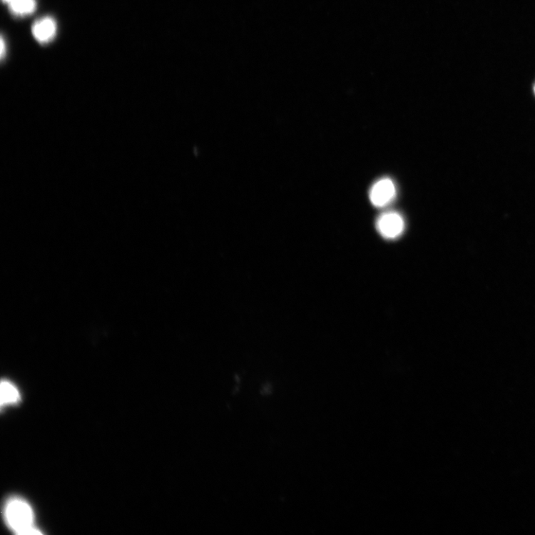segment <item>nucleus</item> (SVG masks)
Wrapping results in <instances>:
<instances>
[{
    "instance_id": "7",
    "label": "nucleus",
    "mask_w": 535,
    "mask_h": 535,
    "mask_svg": "<svg viewBox=\"0 0 535 535\" xmlns=\"http://www.w3.org/2000/svg\"><path fill=\"white\" fill-rule=\"evenodd\" d=\"M6 44L5 41L4 40V38L2 37L1 39V58L4 59L5 55H6Z\"/></svg>"
},
{
    "instance_id": "5",
    "label": "nucleus",
    "mask_w": 535,
    "mask_h": 535,
    "mask_svg": "<svg viewBox=\"0 0 535 535\" xmlns=\"http://www.w3.org/2000/svg\"><path fill=\"white\" fill-rule=\"evenodd\" d=\"M9 5L14 14L21 16L32 14L37 7L36 0H11Z\"/></svg>"
},
{
    "instance_id": "1",
    "label": "nucleus",
    "mask_w": 535,
    "mask_h": 535,
    "mask_svg": "<svg viewBox=\"0 0 535 535\" xmlns=\"http://www.w3.org/2000/svg\"><path fill=\"white\" fill-rule=\"evenodd\" d=\"M6 524L16 534L31 535L41 534L34 526V513L26 501L21 499H11L5 508Z\"/></svg>"
},
{
    "instance_id": "8",
    "label": "nucleus",
    "mask_w": 535,
    "mask_h": 535,
    "mask_svg": "<svg viewBox=\"0 0 535 535\" xmlns=\"http://www.w3.org/2000/svg\"><path fill=\"white\" fill-rule=\"evenodd\" d=\"M3 1H4V3H6V4H9V3H10V2L11 1V0H3Z\"/></svg>"
},
{
    "instance_id": "2",
    "label": "nucleus",
    "mask_w": 535,
    "mask_h": 535,
    "mask_svg": "<svg viewBox=\"0 0 535 535\" xmlns=\"http://www.w3.org/2000/svg\"><path fill=\"white\" fill-rule=\"evenodd\" d=\"M377 228L384 238L395 239L403 233L404 222L399 213L387 212L379 218Z\"/></svg>"
},
{
    "instance_id": "4",
    "label": "nucleus",
    "mask_w": 535,
    "mask_h": 535,
    "mask_svg": "<svg viewBox=\"0 0 535 535\" xmlns=\"http://www.w3.org/2000/svg\"><path fill=\"white\" fill-rule=\"evenodd\" d=\"M31 31L36 40L41 44H46L56 37L57 24L51 17H44L34 24Z\"/></svg>"
},
{
    "instance_id": "6",
    "label": "nucleus",
    "mask_w": 535,
    "mask_h": 535,
    "mask_svg": "<svg viewBox=\"0 0 535 535\" xmlns=\"http://www.w3.org/2000/svg\"><path fill=\"white\" fill-rule=\"evenodd\" d=\"M20 399L19 392L11 383L3 381L1 383V404H9L16 402Z\"/></svg>"
},
{
    "instance_id": "9",
    "label": "nucleus",
    "mask_w": 535,
    "mask_h": 535,
    "mask_svg": "<svg viewBox=\"0 0 535 535\" xmlns=\"http://www.w3.org/2000/svg\"><path fill=\"white\" fill-rule=\"evenodd\" d=\"M534 94H535V85L534 86Z\"/></svg>"
},
{
    "instance_id": "3",
    "label": "nucleus",
    "mask_w": 535,
    "mask_h": 535,
    "mask_svg": "<svg viewBox=\"0 0 535 535\" xmlns=\"http://www.w3.org/2000/svg\"><path fill=\"white\" fill-rule=\"evenodd\" d=\"M396 193L394 182L389 178H383L372 187L370 193V201L376 207H385L394 200Z\"/></svg>"
}]
</instances>
